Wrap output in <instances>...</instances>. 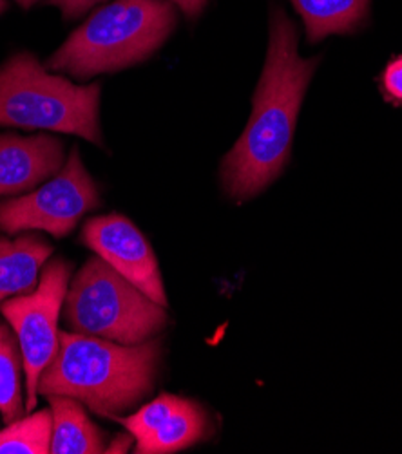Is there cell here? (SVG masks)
<instances>
[{
  "mask_svg": "<svg viewBox=\"0 0 402 454\" xmlns=\"http://www.w3.org/2000/svg\"><path fill=\"white\" fill-rule=\"evenodd\" d=\"M318 59L297 55V33L283 10L271 19V42L254 95L252 116L234 149L221 163V184L234 200L264 191L285 168L297 114Z\"/></svg>",
  "mask_w": 402,
  "mask_h": 454,
  "instance_id": "cell-1",
  "label": "cell"
},
{
  "mask_svg": "<svg viewBox=\"0 0 402 454\" xmlns=\"http://www.w3.org/2000/svg\"><path fill=\"white\" fill-rule=\"evenodd\" d=\"M158 360V340L127 346L66 332L40 375L38 395L71 396L99 415L118 417L153 389Z\"/></svg>",
  "mask_w": 402,
  "mask_h": 454,
  "instance_id": "cell-2",
  "label": "cell"
},
{
  "mask_svg": "<svg viewBox=\"0 0 402 454\" xmlns=\"http://www.w3.org/2000/svg\"><path fill=\"white\" fill-rule=\"evenodd\" d=\"M176 26L163 0H114L80 26L48 60L51 71L76 80L125 69L149 59Z\"/></svg>",
  "mask_w": 402,
  "mask_h": 454,
  "instance_id": "cell-3",
  "label": "cell"
},
{
  "mask_svg": "<svg viewBox=\"0 0 402 454\" xmlns=\"http://www.w3.org/2000/svg\"><path fill=\"white\" fill-rule=\"evenodd\" d=\"M99 109L100 83L75 85L50 74L29 53L0 67V125L76 134L104 145Z\"/></svg>",
  "mask_w": 402,
  "mask_h": 454,
  "instance_id": "cell-4",
  "label": "cell"
},
{
  "mask_svg": "<svg viewBox=\"0 0 402 454\" xmlns=\"http://www.w3.org/2000/svg\"><path fill=\"white\" fill-rule=\"evenodd\" d=\"M64 321L73 333L132 346L160 333L169 315L102 257H93L73 278L64 301Z\"/></svg>",
  "mask_w": 402,
  "mask_h": 454,
  "instance_id": "cell-5",
  "label": "cell"
},
{
  "mask_svg": "<svg viewBox=\"0 0 402 454\" xmlns=\"http://www.w3.org/2000/svg\"><path fill=\"white\" fill-rule=\"evenodd\" d=\"M69 279L71 264L57 259L43 268L33 292L12 297L0 306L20 346L28 379V411L36 407L40 375L50 366L60 346L59 315L69 290Z\"/></svg>",
  "mask_w": 402,
  "mask_h": 454,
  "instance_id": "cell-6",
  "label": "cell"
},
{
  "mask_svg": "<svg viewBox=\"0 0 402 454\" xmlns=\"http://www.w3.org/2000/svg\"><path fill=\"white\" fill-rule=\"evenodd\" d=\"M100 205L95 181L83 168L76 149L66 167L43 187L0 203V231L19 234L42 231L55 238H66L78 221Z\"/></svg>",
  "mask_w": 402,
  "mask_h": 454,
  "instance_id": "cell-7",
  "label": "cell"
},
{
  "mask_svg": "<svg viewBox=\"0 0 402 454\" xmlns=\"http://www.w3.org/2000/svg\"><path fill=\"white\" fill-rule=\"evenodd\" d=\"M82 239L129 283L160 306H169L158 259L146 236L127 217L109 214L89 219Z\"/></svg>",
  "mask_w": 402,
  "mask_h": 454,
  "instance_id": "cell-8",
  "label": "cell"
},
{
  "mask_svg": "<svg viewBox=\"0 0 402 454\" xmlns=\"http://www.w3.org/2000/svg\"><path fill=\"white\" fill-rule=\"evenodd\" d=\"M132 434L138 454H167L184 450L205 436L207 419L201 407L187 398L160 395L142 410L120 419Z\"/></svg>",
  "mask_w": 402,
  "mask_h": 454,
  "instance_id": "cell-9",
  "label": "cell"
},
{
  "mask_svg": "<svg viewBox=\"0 0 402 454\" xmlns=\"http://www.w3.org/2000/svg\"><path fill=\"white\" fill-rule=\"evenodd\" d=\"M64 163V145L53 136H0V198L33 191Z\"/></svg>",
  "mask_w": 402,
  "mask_h": 454,
  "instance_id": "cell-10",
  "label": "cell"
},
{
  "mask_svg": "<svg viewBox=\"0 0 402 454\" xmlns=\"http://www.w3.org/2000/svg\"><path fill=\"white\" fill-rule=\"evenodd\" d=\"M51 252V245L38 236L0 238V302L33 292L38 285L40 268Z\"/></svg>",
  "mask_w": 402,
  "mask_h": 454,
  "instance_id": "cell-11",
  "label": "cell"
},
{
  "mask_svg": "<svg viewBox=\"0 0 402 454\" xmlns=\"http://www.w3.org/2000/svg\"><path fill=\"white\" fill-rule=\"evenodd\" d=\"M48 400L53 413V454L106 452L104 433L87 419L82 402L62 395H50Z\"/></svg>",
  "mask_w": 402,
  "mask_h": 454,
  "instance_id": "cell-12",
  "label": "cell"
},
{
  "mask_svg": "<svg viewBox=\"0 0 402 454\" xmlns=\"http://www.w3.org/2000/svg\"><path fill=\"white\" fill-rule=\"evenodd\" d=\"M310 42L335 33H351L367 17L370 0H292Z\"/></svg>",
  "mask_w": 402,
  "mask_h": 454,
  "instance_id": "cell-13",
  "label": "cell"
},
{
  "mask_svg": "<svg viewBox=\"0 0 402 454\" xmlns=\"http://www.w3.org/2000/svg\"><path fill=\"white\" fill-rule=\"evenodd\" d=\"M20 364L22 353L17 335L0 325V415L6 424L17 422L24 413Z\"/></svg>",
  "mask_w": 402,
  "mask_h": 454,
  "instance_id": "cell-14",
  "label": "cell"
},
{
  "mask_svg": "<svg viewBox=\"0 0 402 454\" xmlns=\"http://www.w3.org/2000/svg\"><path fill=\"white\" fill-rule=\"evenodd\" d=\"M53 413L38 411L24 420L8 424L0 431V454H48L51 452Z\"/></svg>",
  "mask_w": 402,
  "mask_h": 454,
  "instance_id": "cell-15",
  "label": "cell"
},
{
  "mask_svg": "<svg viewBox=\"0 0 402 454\" xmlns=\"http://www.w3.org/2000/svg\"><path fill=\"white\" fill-rule=\"evenodd\" d=\"M377 82L386 104L393 107H402V55H395L390 59Z\"/></svg>",
  "mask_w": 402,
  "mask_h": 454,
  "instance_id": "cell-16",
  "label": "cell"
},
{
  "mask_svg": "<svg viewBox=\"0 0 402 454\" xmlns=\"http://www.w3.org/2000/svg\"><path fill=\"white\" fill-rule=\"evenodd\" d=\"M104 0H48V4L57 6L66 19H76L87 13Z\"/></svg>",
  "mask_w": 402,
  "mask_h": 454,
  "instance_id": "cell-17",
  "label": "cell"
},
{
  "mask_svg": "<svg viewBox=\"0 0 402 454\" xmlns=\"http://www.w3.org/2000/svg\"><path fill=\"white\" fill-rule=\"evenodd\" d=\"M170 3L180 8L187 17L194 19L203 12L207 0H170Z\"/></svg>",
  "mask_w": 402,
  "mask_h": 454,
  "instance_id": "cell-18",
  "label": "cell"
},
{
  "mask_svg": "<svg viewBox=\"0 0 402 454\" xmlns=\"http://www.w3.org/2000/svg\"><path fill=\"white\" fill-rule=\"evenodd\" d=\"M132 434H118L109 447H106V452H127L132 443Z\"/></svg>",
  "mask_w": 402,
  "mask_h": 454,
  "instance_id": "cell-19",
  "label": "cell"
},
{
  "mask_svg": "<svg viewBox=\"0 0 402 454\" xmlns=\"http://www.w3.org/2000/svg\"><path fill=\"white\" fill-rule=\"evenodd\" d=\"M17 3L22 6V8H31L36 0H17Z\"/></svg>",
  "mask_w": 402,
  "mask_h": 454,
  "instance_id": "cell-20",
  "label": "cell"
},
{
  "mask_svg": "<svg viewBox=\"0 0 402 454\" xmlns=\"http://www.w3.org/2000/svg\"><path fill=\"white\" fill-rule=\"evenodd\" d=\"M6 10V0H0V13Z\"/></svg>",
  "mask_w": 402,
  "mask_h": 454,
  "instance_id": "cell-21",
  "label": "cell"
}]
</instances>
